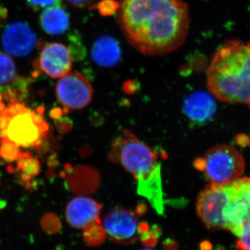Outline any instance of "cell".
<instances>
[{"instance_id": "7", "label": "cell", "mask_w": 250, "mask_h": 250, "mask_svg": "<svg viewBox=\"0 0 250 250\" xmlns=\"http://www.w3.org/2000/svg\"><path fill=\"white\" fill-rule=\"evenodd\" d=\"M56 94L64 107L80 110L89 104L93 99V89L84 75L79 72H70L57 82Z\"/></svg>"}, {"instance_id": "17", "label": "cell", "mask_w": 250, "mask_h": 250, "mask_svg": "<svg viewBox=\"0 0 250 250\" xmlns=\"http://www.w3.org/2000/svg\"><path fill=\"white\" fill-rule=\"evenodd\" d=\"M83 238L90 246H98L103 243L106 237V232L100 223L91 224L83 229Z\"/></svg>"}, {"instance_id": "21", "label": "cell", "mask_w": 250, "mask_h": 250, "mask_svg": "<svg viewBox=\"0 0 250 250\" xmlns=\"http://www.w3.org/2000/svg\"><path fill=\"white\" fill-rule=\"evenodd\" d=\"M236 242V248L239 250H250V224L243 229Z\"/></svg>"}, {"instance_id": "2", "label": "cell", "mask_w": 250, "mask_h": 250, "mask_svg": "<svg viewBox=\"0 0 250 250\" xmlns=\"http://www.w3.org/2000/svg\"><path fill=\"white\" fill-rule=\"evenodd\" d=\"M108 158L134 177L138 194L149 202L158 214L164 215L165 199L157 152L129 131L123 130L112 142Z\"/></svg>"}, {"instance_id": "15", "label": "cell", "mask_w": 250, "mask_h": 250, "mask_svg": "<svg viewBox=\"0 0 250 250\" xmlns=\"http://www.w3.org/2000/svg\"><path fill=\"white\" fill-rule=\"evenodd\" d=\"M17 69L14 60L9 55L0 52V85H6L17 82Z\"/></svg>"}, {"instance_id": "19", "label": "cell", "mask_w": 250, "mask_h": 250, "mask_svg": "<svg viewBox=\"0 0 250 250\" xmlns=\"http://www.w3.org/2000/svg\"><path fill=\"white\" fill-rule=\"evenodd\" d=\"M118 7L119 2L116 0H103L97 6L100 14L103 16H110L114 14L118 11Z\"/></svg>"}, {"instance_id": "18", "label": "cell", "mask_w": 250, "mask_h": 250, "mask_svg": "<svg viewBox=\"0 0 250 250\" xmlns=\"http://www.w3.org/2000/svg\"><path fill=\"white\" fill-rule=\"evenodd\" d=\"M19 147L7 140L3 139L0 146V156L6 161H14L17 160L21 156Z\"/></svg>"}, {"instance_id": "6", "label": "cell", "mask_w": 250, "mask_h": 250, "mask_svg": "<svg viewBox=\"0 0 250 250\" xmlns=\"http://www.w3.org/2000/svg\"><path fill=\"white\" fill-rule=\"evenodd\" d=\"M193 166L209 184H225L241 178L246 170V161L236 148L220 145L195 159Z\"/></svg>"}, {"instance_id": "5", "label": "cell", "mask_w": 250, "mask_h": 250, "mask_svg": "<svg viewBox=\"0 0 250 250\" xmlns=\"http://www.w3.org/2000/svg\"><path fill=\"white\" fill-rule=\"evenodd\" d=\"M48 128L40 113L22 104H13L0 113V136L18 147L39 146L47 136Z\"/></svg>"}, {"instance_id": "13", "label": "cell", "mask_w": 250, "mask_h": 250, "mask_svg": "<svg viewBox=\"0 0 250 250\" xmlns=\"http://www.w3.org/2000/svg\"><path fill=\"white\" fill-rule=\"evenodd\" d=\"M121 57L119 43L111 36H104L99 38L92 47V59L100 66H115L121 60Z\"/></svg>"}, {"instance_id": "1", "label": "cell", "mask_w": 250, "mask_h": 250, "mask_svg": "<svg viewBox=\"0 0 250 250\" xmlns=\"http://www.w3.org/2000/svg\"><path fill=\"white\" fill-rule=\"evenodd\" d=\"M117 20L126 40L149 57H162L184 45L190 11L183 0H118Z\"/></svg>"}, {"instance_id": "9", "label": "cell", "mask_w": 250, "mask_h": 250, "mask_svg": "<svg viewBox=\"0 0 250 250\" xmlns=\"http://www.w3.org/2000/svg\"><path fill=\"white\" fill-rule=\"evenodd\" d=\"M103 228L115 243L131 245L141 236V223L134 211L118 208L108 212L103 220Z\"/></svg>"}, {"instance_id": "12", "label": "cell", "mask_w": 250, "mask_h": 250, "mask_svg": "<svg viewBox=\"0 0 250 250\" xmlns=\"http://www.w3.org/2000/svg\"><path fill=\"white\" fill-rule=\"evenodd\" d=\"M184 111L192 123L205 124L214 116L216 103L210 94L195 92L189 95L184 102Z\"/></svg>"}, {"instance_id": "24", "label": "cell", "mask_w": 250, "mask_h": 250, "mask_svg": "<svg viewBox=\"0 0 250 250\" xmlns=\"http://www.w3.org/2000/svg\"><path fill=\"white\" fill-rule=\"evenodd\" d=\"M141 250H154L151 249V248H144V249H142Z\"/></svg>"}, {"instance_id": "4", "label": "cell", "mask_w": 250, "mask_h": 250, "mask_svg": "<svg viewBox=\"0 0 250 250\" xmlns=\"http://www.w3.org/2000/svg\"><path fill=\"white\" fill-rule=\"evenodd\" d=\"M207 82L210 93L220 101L250 108V43L225 42L210 61Z\"/></svg>"}, {"instance_id": "8", "label": "cell", "mask_w": 250, "mask_h": 250, "mask_svg": "<svg viewBox=\"0 0 250 250\" xmlns=\"http://www.w3.org/2000/svg\"><path fill=\"white\" fill-rule=\"evenodd\" d=\"M0 43L6 54L16 57H27L36 49H40L43 41L40 40L29 24L14 22L1 31Z\"/></svg>"}, {"instance_id": "20", "label": "cell", "mask_w": 250, "mask_h": 250, "mask_svg": "<svg viewBox=\"0 0 250 250\" xmlns=\"http://www.w3.org/2000/svg\"><path fill=\"white\" fill-rule=\"evenodd\" d=\"M26 1L31 9L40 10L61 6L62 0H26Z\"/></svg>"}, {"instance_id": "16", "label": "cell", "mask_w": 250, "mask_h": 250, "mask_svg": "<svg viewBox=\"0 0 250 250\" xmlns=\"http://www.w3.org/2000/svg\"><path fill=\"white\" fill-rule=\"evenodd\" d=\"M19 159L18 168L24 172L22 175L24 180L28 181V178L29 177L37 175L39 173L40 165L37 159L31 157L27 153L21 154Z\"/></svg>"}, {"instance_id": "23", "label": "cell", "mask_w": 250, "mask_h": 250, "mask_svg": "<svg viewBox=\"0 0 250 250\" xmlns=\"http://www.w3.org/2000/svg\"><path fill=\"white\" fill-rule=\"evenodd\" d=\"M66 1L75 7L83 9L90 6L95 0H66Z\"/></svg>"}, {"instance_id": "3", "label": "cell", "mask_w": 250, "mask_h": 250, "mask_svg": "<svg viewBox=\"0 0 250 250\" xmlns=\"http://www.w3.org/2000/svg\"><path fill=\"white\" fill-rule=\"evenodd\" d=\"M197 213L210 230H229L238 236L250 224V177L209 184L199 194Z\"/></svg>"}, {"instance_id": "11", "label": "cell", "mask_w": 250, "mask_h": 250, "mask_svg": "<svg viewBox=\"0 0 250 250\" xmlns=\"http://www.w3.org/2000/svg\"><path fill=\"white\" fill-rule=\"evenodd\" d=\"M102 206L88 197H77L67 204L65 217L67 223L77 229H84L91 224L100 223Z\"/></svg>"}, {"instance_id": "14", "label": "cell", "mask_w": 250, "mask_h": 250, "mask_svg": "<svg viewBox=\"0 0 250 250\" xmlns=\"http://www.w3.org/2000/svg\"><path fill=\"white\" fill-rule=\"evenodd\" d=\"M39 22L42 30L48 35L61 36L70 28V16L62 5L53 6L41 12Z\"/></svg>"}, {"instance_id": "22", "label": "cell", "mask_w": 250, "mask_h": 250, "mask_svg": "<svg viewBox=\"0 0 250 250\" xmlns=\"http://www.w3.org/2000/svg\"><path fill=\"white\" fill-rule=\"evenodd\" d=\"M48 218L49 221L51 223H49L48 221L45 218L42 219V225L43 228L45 229L46 231H57L59 229V227L57 225H59V221L58 219L55 215L49 214Z\"/></svg>"}, {"instance_id": "10", "label": "cell", "mask_w": 250, "mask_h": 250, "mask_svg": "<svg viewBox=\"0 0 250 250\" xmlns=\"http://www.w3.org/2000/svg\"><path fill=\"white\" fill-rule=\"evenodd\" d=\"M36 62L38 70L51 78H62L70 73L73 65V56L70 49L61 42L43 44Z\"/></svg>"}]
</instances>
